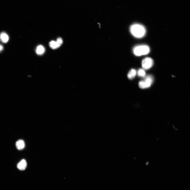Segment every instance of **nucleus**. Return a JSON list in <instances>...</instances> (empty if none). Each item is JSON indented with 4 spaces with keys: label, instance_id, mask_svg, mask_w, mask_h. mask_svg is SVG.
I'll use <instances>...</instances> for the list:
<instances>
[{
    "label": "nucleus",
    "instance_id": "nucleus-4",
    "mask_svg": "<svg viewBox=\"0 0 190 190\" xmlns=\"http://www.w3.org/2000/svg\"><path fill=\"white\" fill-rule=\"evenodd\" d=\"M153 64V60L151 58L147 57L142 60V65L143 69L148 70L151 68Z\"/></svg>",
    "mask_w": 190,
    "mask_h": 190
},
{
    "label": "nucleus",
    "instance_id": "nucleus-8",
    "mask_svg": "<svg viewBox=\"0 0 190 190\" xmlns=\"http://www.w3.org/2000/svg\"><path fill=\"white\" fill-rule=\"evenodd\" d=\"M136 74V70L133 69L129 72L127 75L128 78L129 79L132 80L135 78Z\"/></svg>",
    "mask_w": 190,
    "mask_h": 190
},
{
    "label": "nucleus",
    "instance_id": "nucleus-2",
    "mask_svg": "<svg viewBox=\"0 0 190 190\" xmlns=\"http://www.w3.org/2000/svg\"><path fill=\"white\" fill-rule=\"evenodd\" d=\"M133 51L136 55L140 56L148 54L150 52V48L147 45H139L135 47Z\"/></svg>",
    "mask_w": 190,
    "mask_h": 190
},
{
    "label": "nucleus",
    "instance_id": "nucleus-1",
    "mask_svg": "<svg viewBox=\"0 0 190 190\" xmlns=\"http://www.w3.org/2000/svg\"><path fill=\"white\" fill-rule=\"evenodd\" d=\"M132 34L137 38L143 37L146 33V30L143 26L139 24H135L132 25L130 28Z\"/></svg>",
    "mask_w": 190,
    "mask_h": 190
},
{
    "label": "nucleus",
    "instance_id": "nucleus-9",
    "mask_svg": "<svg viewBox=\"0 0 190 190\" xmlns=\"http://www.w3.org/2000/svg\"><path fill=\"white\" fill-rule=\"evenodd\" d=\"M49 46L52 49H57L60 47L57 42L53 40L50 42Z\"/></svg>",
    "mask_w": 190,
    "mask_h": 190
},
{
    "label": "nucleus",
    "instance_id": "nucleus-13",
    "mask_svg": "<svg viewBox=\"0 0 190 190\" xmlns=\"http://www.w3.org/2000/svg\"><path fill=\"white\" fill-rule=\"evenodd\" d=\"M3 49V47L2 45L0 44V52L2 51Z\"/></svg>",
    "mask_w": 190,
    "mask_h": 190
},
{
    "label": "nucleus",
    "instance_id": "nucleus-7",
    "mask_svg": "<svg viewBox=\"0 0 190 190\" xmlns=\"http://www.w3.org/2000/svg\"><path fill=\"white\" fill-rule=\"evenodd\" d=\"M16 147L19 150H22L25 146V143L22 140H19L16 143Z\"/></svg>",
    "mask_w": 190,
    "mask_h": 190
},
{
    "label": "nucleus",
    "instance_id": "nucleus-5",
    "mask_svg": "<svg viewBox=\"0 0 190 190\" xmlns=\"http://www.w3.org/2000/svg\"><path fill=\"white\" fill-rule=\"evenodd\" d=\"M27 164L26 160L23 159L17 165L18 168L21 170H25L27 167Z\"/></svg>",
    "mask_w": 190,
    "mask_h": 190
},
{
    "label": "nucleus",
    "instance_id": "nucleus-10",
    "mask_svg": "<svg viewBox=\"0 0 190 190\" xmlns=\"http://www.w3.org/2000/svg\"><path fill=\"white\" fill-rule=\"evenodd\" d=\"M36 51V53L38 54L41 55L44 53L45 50L42 46L39 45L37 48Z\"/></svg>",
    "mask_w": 190,
    "mask_h": 190
},
{
    "label": "nucleus",
    "instance_id": "nucleus-12",
    "mask_svg": "<svg viewBox=\"0 0 190 190\" xmlns=\"http://www.w3.org/2000/svg\"><path fill=\"white\" fill-rule=\"evenodd\" d=\"M56 42H57L58 45L60 47L63 43V40L62 38H59L57 39Z\"/></svg>",
    "mask_w": 190,
    "mask_h": 190
},
{
    "label": "nucleus",
    "instance_id": "nucleus-3",
    "mask_svg": "<svg viewBox=\"0 0 190 190\" xmlns=\"http://www.w3.org/2000/svg\"><path fill=\"white\" fill-rule=\"evenodd\" d=\"M152 76H148L145 78L144 81H141L139 82V87L141 88L144 89L150 87L153 81Z\"/></svg>",
    "mask_w": 190,
    "mask_h": 190
},
{
    "label": "nucleus",
    "instance_id": "nucleus-6",
    "mask_svg": "<svg viewBox=\"0 0 190 190\" xmlns=\"http://www.w3.org/2000/svg\"><path fill=\"white\" fill-rule=\"evenodd\" d=\"M9 40L8 35L5 32H2L0 34V40L4 43H7Z\"/></svg>",
    "mask_w": 190,
    "mask_h": 190
},
{
    "label": "nucleus",
    "instance_id": "nucleus-11",
    "mask_svg": "<svg viewBox=\"0 0 190 190\" xmlns=\"http://www.w3.org/2000/svg\"><path fill=\"white\" fill-rule=\"evenodd\" d=\"M137 74L138 76L140 77H144L145 75V72L143 69H140L137 72Z\"/></svg>",
    "mask_w": 190,
    "mask_h": 190
}]
</instances>
